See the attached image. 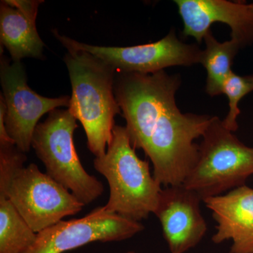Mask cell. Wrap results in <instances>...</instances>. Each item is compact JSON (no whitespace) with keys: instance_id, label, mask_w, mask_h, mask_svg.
I'll use <instances>...</instances> for the list:
<instances>
[{"instance_id":"8fae6325","label":"cell","mask_w":253,"mask_h":253,"mask_svg":"<svg viewBox=\"0 0 253 253\" xmlns=\"http://www.w3.org/2000/svg\"><path fill=\"white\" fill-rule=\"evenodd\" d=\"M184 23L183 35L192 37L199 44L214 23L231 28V39L241 48L253 42V11L250 4L226 0H175Z\"/></svg>"},{"instance_id":"6da1fadb","label":"cell","mask_w":253,"mask_h":253,"mask_svg":"<svg viewBox=\"0 0 253 253\" xmlns=\"http://www.w3.org/2000/svg\"><path fill=\"white\" fill-rule=\"evenodd\" d=\"M114 93L134 149L154 166V179L165 187L181 185L197 162L199 145L214 116L182 113L176 104L178 75L118 72Z\"/></svg>"},{"instance_id":"7c38bea8","label":"cell","mask_w":253,"mask_h":253,"mask_svg":"<svg viewBox=\"0 0 253 253\" xmlns=\"http://www.w3.org/2000/svg\"><path fill=\"white\" fill-rule=\"evenodd\" d=\"M217 222L212 241H232L230 253H253V189L244 185L204 199Z\"/></svg>"},{"instance_id":"52a82bcc","label":"cell","mask_w":253,"mask_h":253,"mask_svg":"<svg viewBox=\"0 0 253 253\" xmlns=\"http://www.w3.org/2000/svg\"><path fill=\"white\" fill-rule=\"evenodd\" d=\"M53 35L66 49L86 51L116 70V72L150 74L171 66H190L201 63L203 50L196 44H188L169 32L159 41L126 47L91 45L61 36L56 30Z\"/></svg>"},{"instance_id":"2e32d148","label":"cell","mask_w":253,"mask_h":253,"mask_svg":"<svg viewBox=\"0 0 253 253\" xmlns=\"http://www.w3.org/2000/svg\"><path fill=\"white\" fill-rule=\"evenodd\" d=\"M253 91V74L241 76L233 71L230 73L222 89V94H226L229 100V113L222 121L226 129L232 132L237 130V118L241 113L239 108L240 101Z\"/></svg>"},{"instance_id":"9a60e30c","label":"cell","mask_w":253,"mask_h":253,"mask_svg":"<svg viewBox=\"0 0 253 253\" xmlns=\"http://www.w3.org/2000/svg\"><path fill=\"white\" fill-rule=\"evenodd\" d=\"M37 236L11 201L0 196V253H25Z\"/></svg>"},{"instance_id":"d6986e66","label":"cell","mask_w":253,"mask_h":253,"mask_svg":"<svg viewBox=\"0 0 253 253\" xmlns=\"http://www.w3.org/2000/svg\"><path fill=\"white\" fill-rule=\"evenodd\" d=\"M250 6H251V9H252L253 11V3H251V4H250Z\"/></svg>"},{"instance_id":"277c9868","label":"cell","mask_w":253,"mask_h":253,"mask_svg":"<svg viewBox=\"0 0 253 253\" xmlns=\"http://www.w3.org/2000/svg\"><path fill=\"white\" fill-rule=\"evenodd\" d=\"M253 174V147L246 146L214 116L199 145L197 162L183 185L202 201L246 185Z\"/></svg>"},{"instance_id":"ac0fdd59","label":"cell","mask_w":253,"mask_h":253,"mask_svg":"<svg viewBox=\"0 0 253 253\" xmlns=\"http://www.w3.org/2000/svg\"><path fill=\"white\" fill-rule=\"evenodd\" d=\"M6 104L2 95L0 96V144H15L8 134L5 125V116H6Z\"/></svg>"},{"instance_id":"ba28073f","label":"cell","mask_w":253,"mask_h":253,"mask_svg":"<svg viewBox=\"0 0 253 253\" xmlns=\"http://www.w3.org/2000/svg\"><path fill=\"white\" fill-rule=\"evenodd\" d=\"M0 81L6 104L5 125L16 146L27 153L40 119L59 107H69L68 96L48 98L38 94L28 85L26 71L21 61L11 63L1 54Z\"/></svg>"},{"instance_id":"5bb4252c","label":"cell","mask_w":253,"mask_h":253,"mask_svg":"<svg viewBox=\"0 0 253 253\" xmlns=\"http://www.w3.org/2000/svg\"><path fill=\"white\" fill-rule=\"evenodd\" d=\"M206 49L203 50L201 63L207 71L206 91L210 96L222 94L223 86L232 72L231 66L241 46L234 40L219 42L210 29L204 37Z\"/></svg>"},{"instance_id":"4fadbf2b","label":"cell","mask_w":253,"mask_h":253,"mask_svg":"<svg viewBox=\"0 0 253 253\" xmlns=\"http://www.w3.org/2000/svg\"><path fill=\"white\" fill-rule=\"evenodd\" d=\"M0 41L14 62L24 58H43L44 44L38 34L36 22L28 20L5 0L0 4Z\"/></svg>"},{"instance_id":"8992f818","label":"cell","mask_w":253,"mask_h":253,"mask_svg":"<svg viewBox=\"0 0 253 253\" xmlns=\"http://www.w3.org/2000/svg\"><path fill=\"white\" fill-rule=\"evenodd\" d=\"M0 196L11 201L36 233L76 215L84 206L34 163L20 168L9 184L0 189Z\"/></svg>"},{"instance_id":"3957f363","label":"cell","mask_w":253,"mask_h":253,"mask_svg":"<svg viewBox=\"0 0 253 253\" xmlns=\"http://www.w3.org/2000/svg\"><path fill=\"white\" fill-rule=\"evenodd\" d=\"M94 167L106 178L109 212L136 221L147 219L157 208L162 188L151 175L149 164L136 154L126 126H115L112 140Z\"/></svg>"},{"instance_id":"30bf717a","label":"cell","mask_w":253,"mask_h":253,"mask_svg":"<svg viewBox=\"0 0 253 253\" xmlns=\"http://www.w3.org/2000/svg\"><path fill=\"white\" fill-rule=\"evenodd\" d=\"M202 199L195 191L181 185L162 189L154 214L162 226L171 253H185L201 242L208 230L201 214Z\"/></svg>"},{"instance_id":"7a4b0ae2","label":"cell","mask_w":253,"mask_h":253,"mask_svg":"<svg viewBox=\"0 0 253 253\" xmlns=\"http://www.w3.org/2000/svg\"><path fill=\"white\" fill-rule=\"evenodd\" d=\"M67 50L64 61L72 86L68 111L84 128L88 149L101 157L112 140L114 118L122 114L114 93L116 71L86 51Z\"/></svg>"},{"instance_id":"9c48e42d","label":"cell","mask_w":253,"mask_h":253,"mask_svg":"<svg viewBox=\"0 0 253 253\" xmlns=\"http://www.w3.org/2000/svg\"><path fill=\"white\" fill-rule=\"evenodd\" d=\"M144 229L140 221L109 212L102 206L84 217L60 221L38 233L36 242L25 253H63L89 243L124 241Z\"/></svg>"},{"instance_id":"e0dca14e","label":"cell","mask_w":253,"mask_h":253,"mask_svg":"<svg viewBox=\"0 0 253 253\" xmlns=\"http://www.w3.org/2000/svg\"><path fill=\"white\" fill-rule=\"evenodd\" d=\"M10 6L19 11L30 21L36 22L38 8L44 1L42 0H5Z\"/></svg>"},{"instance_id":"5b68a950","label":"cell","mask_w":253,"mask_h":253,"mask_svg":"<svg viewBox=\"0 0 253 253\" xmlns=\"http://www.w3.org/2000/svg\"><path fill=\"white\" fill-rule=\"evenodd\" d=\"M77 120L68 110H54L38 123L32 147L44 164L46 173L84 204H90L103 194L102 182L86 172L73 142Z\"/></svg>"},{"instance_id":"ffe728a7","label":"cell","mask_w":253,"mask_h":253,"mask_svg":"<svg viewBox=\"0 0 253 253\" xmlns=\"http://www.w3.org/2000/svg\"><path fill=\"white\" fill-rule=\"evenodd\" d=\"M126 253H134V251H129V252H127Z\"/></svg>"}]
</instances>
